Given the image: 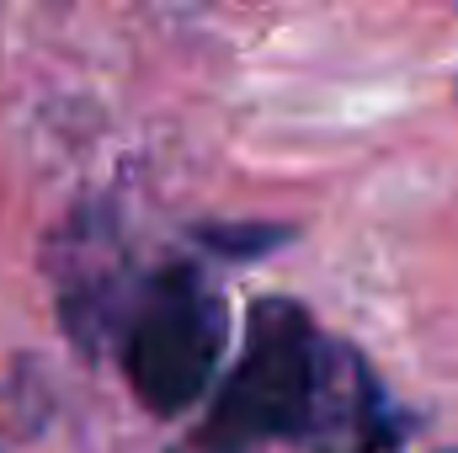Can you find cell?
I'll list each match as a JSON object with an SVG mask.
<instances>
[{
  "label": "cell",
  "instance_id": "obj_1",
  "mask_svg": "<svg viewBox=\"0 0 458 453\" xmlns=\"http://www.w3.org/2000/svg\"><path fill=\"white\" fill-rule=\"evenodd\" d=\"M405 416L346 346L320 337L304 304L256 299L245 310V346L225 379L198 453H256L267 443H315L320 453H389Z\"/></svg>",
  "mask_w": 458,
  "mask_h": 453
},
{
  "label": "cell",
  "instance_id": "obj_2",
  "mask_svg": "<svg viewBox=\"0 0 458 453\" xmlns=\"http://www.w3.org/2000/svg\"><path fill=\"white\" fill-rule=\"evenodd\" d=\"M229 341V310L198 267H160L117 321L123 379L155 416H182L208 389Z\"/></svg>",
  "mask_w": 458,
  "mask_h": 453
},
{
  "label": "cell",
  "instance_id": "obj_3",
  "mask_svg": "<svg viewBox=\"0 0 458 453\" xmlns=\"http://www.w3.org/2000/svg\"><path fill=\"white\" fill-rule=\"evenodd\" d=\"M454 5H458V0H454Z\"/></svg>",
  "mask_w": 458,
  "mask_h": 453
}]
</instances>
